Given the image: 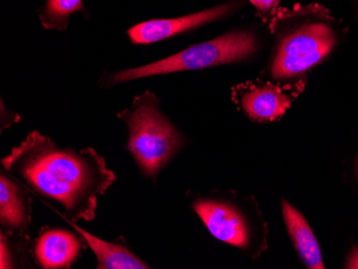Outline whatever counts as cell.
<instances>
[{"label": "cell", "instance_id": "1", "mask_svg": "<svg viewBox=\"0 0 358 269\" xmlns=\"http://www.w3.org/2000/svg\"><path fill=\"white\" fill-rule=\"evenodd\" d=\"M1 164L58 216L76 222L94 220L98 200L116 182L94 148H60L38 131L12 148Z\"/></svg>", "mask_w": 358, "mask_h": 269}, {"label": "cell", "instance_id": "2", "mask_svg": "<svg viewBox=\"0 0 358 269\" xmlns=\"http://www.w3.org/2000/svg\"><path fill=\"white\" fill-rule=\"evenodd\" d=\"M271 27L277 43L269 74L275 81L301 78L327 59L345 35L343 21L319 3L279 10Z\"/></svg>", "mask_w": 358, "mask_h": 269}, {"label": "cell", "instance_id": "3", "mask_svg": "<svg viewBox=\"0 0 358 269\" xmlns=\"http://www.w3.org/2000/svg\"><path fill=\"white\" fill-rule=\"evenodd\" d=\"M117 116L128 128L127 150L141 172L156 180L184 146V136L161 112L158 98L150 92L136 97L131 108Z\"/></svg>", "mask_w": 358, "mask_h": 269}, {"label": "cell", "instance_id": "4", "mask_svg": "<svg viewBox=\"0 0 358 269\" xmlns=\"http://www.w3.org/2000/svg\"><path fill=\"white\" fill-rule=\"evenodd\" d=\"M259 50L257 35L250 30H233L216 39L189 46L170 57L142 67L124 70L103 78L106 87L148 76L164 75L175 72L202 70L215 66L229 65L252 57Z\"/></svg>", "mask_w": 358, "mask_h": 269}, {"label": "cell", "instance_id": "5", "mask_svg": "<svg viewBox=\"0 0 358 269\" xmlns=\"http://www.w3.org/2000/svg\"><path fill=\"white\" fill-rule=\"evenodd\" d=\"M245 3L246 0H230L222 5L188 14L184 17L143 22L130 28L128 30V36L134 44L146 45V44L164 41L174 36L187 33L207 24L214 23L230 17L235 12L241 10Z\"/></svg>", "mask_w": 358, "mask_h": 269}, {"label": "cell", "instance_id": "6", "mask_svg": "<svg viewBox=\"0 0 358 269\" xmlns=\"http://www.w3.org/2000/svg\"><path fill=\"white\" fill-rule=\"evenodd\" d=\"M193 210L217 240L241 249L248 246V226L234 205L219 200H198Z\"/></svg>", "mask_w": 358, "mask_h": 269}, {"label": "cell", "instance_id": "7", "mask_svg": "<svg viewBox=\"0 0 358 269\" xmlns=\"http://www.w3.org/2000/svg\"><path fill=\"white\" fill-rule=\"evenodd\" d=\"M0 224L3 230L25 234L31 224V198L21 182L0 175Z\"/></svg>", "mask_w": 358, "mask_h": 269}, {"label": "cell", "instance_id": "8", "mask_svg": "<svg viewBox=\"0 0 358 269\" xmlns=\"http://www.w3.org/2000/svg\"><path fill=\"white\" fill-rule=\"evenodd\" d=\"M239 103L251 119L266 122L280 118L291 106L292 100L279 86L252 84L241 92Z\"/></svg>", "mask_w": 358, "mask_h": 269}, {"label": "cell", "instance_id": "9", "mask_svg": "<svg viewBox=\"0 0 358 269\" xmlns=\"http://www.w3.org/2000/svg\"><path fill=\"white\" fill-rule=\"evenodd\" d=\"M80 247V240L74 233L48 228L36 242V260L44 269L70 268L78 256Z\"/></svg>", "mask_w": 358, "mask_h": 269}, {"label": "cell", "instance_id": "10", "mask_svg": "<svg viewBox=\"0 0 358 269\" xmlns=\"http://www.w3.org/2000/svg\"><path fill=\"white\" fill-rule=\"evenodd\" d=\"M87 245L96 259V268L99 269H148L138 256L118 242H106L80 228L76 221L64 219Z\"/></svg>", "mask_w": 358, "mask_h": 269}, {"label": "cell", "instance_id": "11", "mask_svg": "<svg viewBox=\"0 0 358 269\" xmlns=\"http://www.w3.org/2000/svg\"><path fill=\"white\" fill-rule=\"evenodd\" d=\"M283 219L303 264L310 269L325 268L319 242L305 217L287 201L282 203Z\"/></svg>", "mask_w": 358, "mask_h": 269}, {"label": "cell", "instance_id": "12", "mask_svg": "<svg viewBox=\"0 0 358 269\" xmlns=\"http://www.w3.org/2000/svg\"><path fill=\"white\" fill-rule=\"evenodd\" d=\"M83 10V0H48L40 20L46 29L64 30L72 14Z\"/></svg>", "mask_w": 358, "mask_h": 269}, {"label": "cell", "instance_id": "13", "mask_svg": "<svg viewBox=\"0 0 358 269\" xmlns=\"http://www.w3.org/2000/svg\"><path fill=\"white\" fill-rule=\"evenodd\" d=\"M257 11V15L264 22L271 23L277 15L280 7L281 0H248Z\"/></svg>", "mask_w": 358, "mask_h": 269}, {"label": "cell", "instance_id": "14", "mask_svg": "<svg viewBox=\"0 0 358 269\" xmlns=\"http://www.w3.org/2000/svg\"><path fill=\"white\" fill-rule=\"evenodd\" d=\"M347 268L358 269V248L357 247H353L351 250V253L349 254L348 258L347 264H345Z\"/></svg>", "mask_w": 358, "mask_h": 269}, {"label": "cell", "instance_id": "15", "mask_svg": "<svg viewBox=\"0 0 358 269\" xmlns=\"http://www.w3.org/2000/svg\"><path fill=\"white\" fill-rule=\"evenodd\" d=\"M352 3H353L354 7L358 11V0H351Z\"/></svg>", "mask_w": 358, "mask_h": 269}, {"label": "cell", "instance_id": "16", "mask_svg": "<svg viewBox=\"0 0 358 269\" xmlns=\"http://www.w3.org/2000/svg\"><path fill=\"white\" fill-rule=\"evenodd\" d=\"M356 168H357V174H358V158H357V164H356Z\"/></svg>", "mask_w": 358, "mask_h": 269}]
</instances>
